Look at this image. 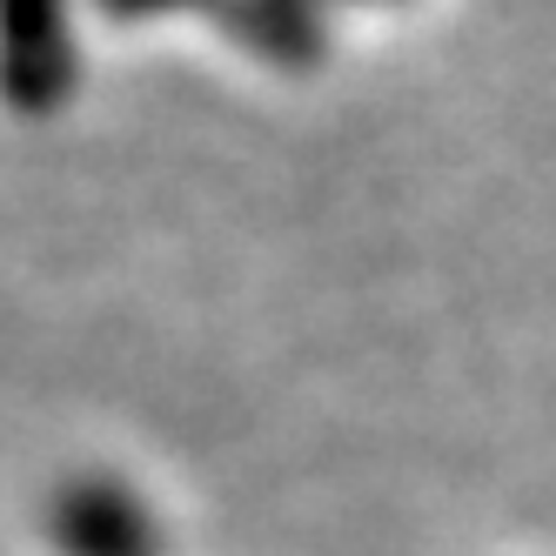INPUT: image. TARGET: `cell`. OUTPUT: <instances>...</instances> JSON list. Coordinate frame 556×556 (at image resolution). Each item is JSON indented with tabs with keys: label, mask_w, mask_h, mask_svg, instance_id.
<instances>
[{
	"label": "cell",
	"mask_w": 556,
	"mask_h": 556,
	"mask_svg": "<svg viewBox=\"0 0 556 556\" xmlns=\"http://www.w3.org/2000/svg\"><path fill=\"white\" fill-rule=\"evenodd\" d=\"M255 41H268L275 54H308V0H255Z\"/></svg>",
	"instance_id": "3957f363"
},
{
	"label": "cell",
	"mask_w": 556,
	"mask_h": 556,
	"mask_svg": "<svg viewBox=\"0 0 556 556\" xmlns=\"http://www.w3.org/2000/svg\"><path fill=\"white\" fill-rule=\"evenodd\" d=\"M114 21H141V14H168V8H202V0H101Z\"/></svg>",
	"instance_id": "277c9868"
},
{
	"label": "cell",
	"mask_w": 556,
	"mask_h": 556,
	"mask_svg": "<svg viewBox=\"0 0 556 556\" xmlns=\"http://www.w3.org/2000/svg\"><path fill=\"white\" fill-rule=\"evenodd\" d=\"M74 88L67 0H0V101L48 114Z\"/></svg>",
	"instance_id": "6da1fadb"
},
{
	"label": "cell",
	"mask_w": 556,
	"mask_h": 556,
	"mask_svg": "<svg viewBox=\"0 0 556 556\" xmlns=\"http://www.w3.org/2000/svg\"><path fill=\"white\" fill-rule=\"evenodd\" d=\"M48 530L61 556H154V516L135 490H122L114 476H67L54 490Z\"/></svg>",
	"instance_id": "7a4b0ae2"
}]
</instances>
